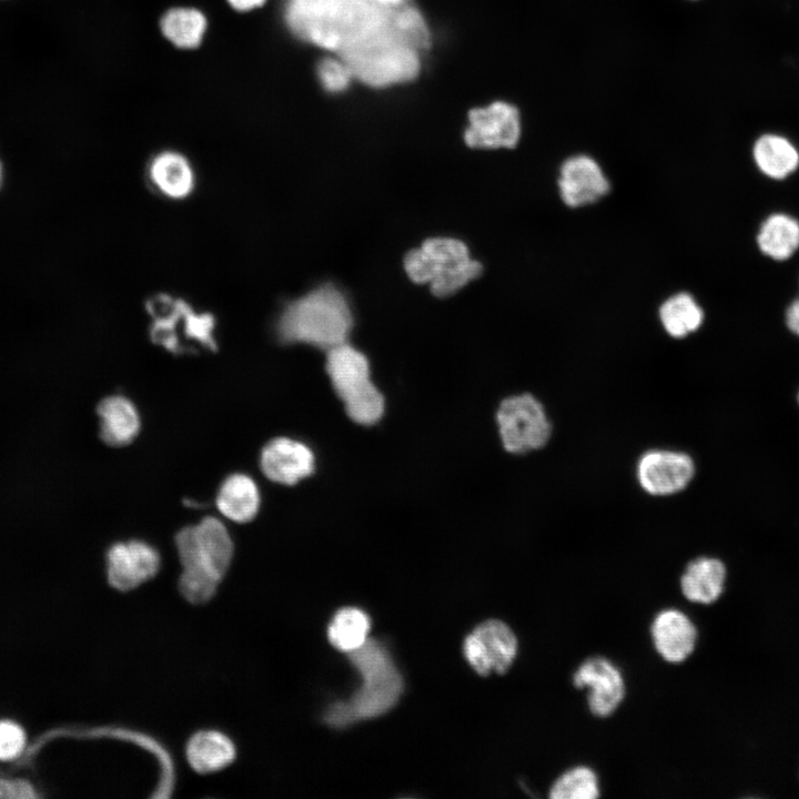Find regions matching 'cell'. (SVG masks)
<instances>
[{
    "instance_id": "cell-1",
    "label": "cell",
    "mask_w": 799,
    "mask_h": 799,
    "mask_svg": "<svg viewBox=\"0 0 799 799\" xmlns=\"http://www.w3.org/2000/svg\"><path fill=\"white\" fill-rule=\"evenodd\" d=\"M284 17L295 36L334 52L373 87L414 79L431 44L413 0H289Z\"/></svg>"
},
{
    "instance_id": "cell-2",
    "label": "cell",
    "mask_w": 799,
    "mask_h": 799,
    "mask_svg": "<svg viewBox=\"0 0 799 799\" xmlns=\"http://www.w3.org/2000/svg\"><path fill=\"white\" fill-rule=\"evenodd\" d=\"M178 555L182 565L179 589L192 604L210 600L227 572L233 542L216 517L208 516L193 526L182 528L175 536Z\"/></svg>"
},
{
    "instance_id": "cell-3",
    "label": "cell",
    "mask_w": 799,
    "mask_h": 799,
    "mask_svg": "<svg viewBox=\"0 0 799 799\" xmlns=\"http://www.w3.org/2000/svg\"><path fill=\"white\" fill-rule=\"evenodd\" d=\"M348 657L363 682L350 700L336 701L326 710L324 720L337 728L383 715L394 707L403 691L402 676L380 641L367 639Z\"/></svg>"
},
{
    "instance_id": "cell-4",
    "label": "cell",
    "mask_w": 799,
    "mask_h": 799,
    "mask_svg": "<svg viewBox=\"0 0 799 799\" xmlns=\"http://www.w3.org/2000/svg\"><path fill=\"white\" fill-rule=\"evenodd\" d=\"M352 326L345 295L335 285L324 284L286 305L277 322V336L283 343L328 351L346 342Z\"/></svg>"
},
{
    "instance_id": "cell-5",
    "label": "cell",
    "mask_w": 799,
    "mask_h": 799,
    "mask_svg": "<svg viewBox=\"0 0 799 799\" xmlns=\"http://www.w3.org/2000/svg\"><path fill=\"white\" fill-rule=\"evenodd\" d=\"M408 277L417 284H429L437 297L456 293L478 277L483 266L471 257L464 242L453 237H432L404 257Z\"/></svg>"
},
{
    "instance_id": "cell-6",
    "label": "cell",
    "mask_w": 799,
    "mask_h": 799,
    "mask_svg": "<svg viewBox=\"0 0 799 799\" xmlns=\"http://www.w3.org/2000/svg\"><path fill=\"white\" fill-rule=\"evenodd\" d=\"M326 372L347 415L356 423H376L384 412V400L370 378L366 356L347 344L327 351Z\"/></svg>"
},
{
    "instance_id": "cell-7",
    "label": "cell",
    "mask_w": 799,
    "mask_h": 799,
    "mask_svg": "<svg viewBox=\"0 0 799 799\" xmlns=\"http://www.w3.org/2000/svg\"><path fill=\"white\" fill-rule=\"evenodd\" d=\"M497 424L504 448L524 454L543 448L552 436V424L544 405L532 394L505 398L497 409Z\"/></svg>"
},
{
    "instance_id": "cell-8",
    "label": "cell",
    "mask_w": 799,
    "mask_h": 799,
    "mask_svg": "<svg viewBox=\"0 0 799 799\" xmlns=\"http://www.w3.org/2000/svg\"><path fill=\"white\" fill-rule=\"evenodd\" d=\"M468 120L464 141L471 148L514 149L520 141L522 112L509 101L496 100L485 107L472 109Z\"/></svg>"
},
{
    "instance_id": "cell-9",
    "label": "cell",
    "mask_w": 799,
    "mask_h": 799,
    "mask_svg": "<svg viewBox=\"0 0 799 799\" xmlns=\"http://www.w3.org/2000/svg\"><path fill=\"white\" fill-rule=\"evenodd\" d=\"M464 654L474 670L487 676L504 674L517 654V639L502 620L489 619L478 625L464 641Z\"/></svg>"
},
{
    "instance_id": "cell-10",
    "label": "cell",
    "mask_w": 799,
    "mask_h": 799,
    "mask_svg": "<svg viewBox=\"0 0 799 799\" xmlns=\"http://www.w3.org/2000/svg\"><path fill=\"white\" fill-rule=\"evenodd\" d=\"M695 462L684 452L650 449L636 467L640 487L653 496H670L684 490L695 476Z\"/></svg>"
},
{
    "instance_id": "cell-11",
    "label": "cell",
    "mask_w": 799,
    "mask_h": 799,
    "mask_svg": "<svg viewBox=\"0 0 799 799\" xmlns=\"http://www.w3.org/2000/svg\"><path fill=\"white\" fill-rule=\"evenodd\" d=\"M557 184L562 201L573 209L593 204L610 191V182L600 164L584 153L563 161Z\"/></svg>"
},
{
    "instance_id": "cell-12",
    "label": "cell",
    "mask_w": 799,
    "mask_h": 799,
    "mask_svg": "<svg viewBox=\"0 0 799 799\" xmlns=\"http://www.w3.org/2000/svg\"><path fill=\"white\" fill-rule=\"evenodd\" d=\"M573 684L588 689V707L597 717L611 715L625 696L621 672L604 657L586 659L573 675Z\"/></svg>"
},
{
    "instance_id": "cell-13",
    "label": "cell",
    "mask_w": 799,
    "mask_h": 799,
    "mask_svg": "<svg viewBox=\"0 0 799 799\" xmlns=\"http://www.w3.org/2000/svg\"><path fill=\"white\" fill-rule=\"evenodd\" d=\"M186 307L185 304L170 299L165 301L159 299L153 302L151 310L155 316V323L152 327V337L166 348L176 351V335L180 331L186 338L195 340L200 344L213 348L215 343L212 335L214 327L212 317L195 314L190 310L181 323Z\"/></svg>"
},
{
    "instance_id": "cell-14",
    "label": "cell",
    "mask_w": 799,
    "mask_h": 799,
    "mask_svg": "<svg viewBox=\"0 0 799 799\" xmlns=\"http://www.w3.org/2000/svg\"><path fill=\"white\" fill-rule=\"evenodd\" d=\"M108 579L118 590H131L154 577L160 568V555L142 540L115 543L107 555Z\"/></svg>"
},
{
    "instance_id": "cell-15",
    "label": "cell",
    "mask_w": 799,
    "mask_h": 799,
    "mask_svg": "<svg viewBox=\"0 0 799 799\" xmlns=\"http://www.w3.org/2000/svg\"><path fill=\"white\" fill-rule=\"evenodd\" d=\"M260 466L270 481L293 485L312 474L314 456L305 444L287 437H276L263 447Z\"/></svg>"
},
{
    "instance_id": "cell-16",
    "label": "cell",
    "mask_w": 799,
    "mask_h": 799,
    "mask_svg": "<svg viewBox=\"0 0 799 799\" xmlns=\"http://www.w3.org/2000/svg\"><path fill=\"white\" fill-rule=\"evenodd\" d=\"M650 633L657 653L669 663L684 661L692 653L697 640L694 623L677 609L660 611L651 624Z\"/></svg>"
},
{
    "instance_id": "cell-17",
    "label": "cell",
    "mask_w": 799,
    "mask_h": 799,
    "mask_svg": "<svg viewBox=\"0 0 799 799\" xmlns=\"http://www.w3.org/2000/svg\"><path fill=\"white\" fill-rule=\"evenodd\" d=\"M101 439L114 447L130 444L139 434L140 416L134 404L121 395L109 396L98 405Z\"/></svg>"
},
{
    "instance_id": "cell-18",
    "label": "cell",
    "mask_w": 799,
    "mask_h": 799,
    "mask_svg": "<svg viewBox=\"0 0 799 799\" xmlns=\"http://www.w3.org/2000/svg\"><path fill=\"white\" fill-rule=\"evenodd\" d=\"M727 577L725 564L715 557L692 559L680 578L684 596L698 604H711L721 595Z\"/></svg>"
},
{
    "instance_id": "cell-19",
    "label": "cell",
    "mask_w": 799,
    "mask_h": 799,
    "mask_svg": "<svg viewBox=\"0 0 799 799\" xmlns=\"http://www.w3.org/2000/svg\"><path fill=\"white\" fill-rule=\"evenodd\" d=\"M219 512L230 520L247 523L260 507V493L256 483L250 476L235 473L226 477L216 495Z\"/></svg>"
},
{
    "instance_id": "cell-20",
    "label": "cell",
    "mask_w": 799,
    "mask_h": 799,
    "mask_svg": "<svg viewBox=\"0 0 799 799\" xmlns=\"http://www.w3.org/2000/svg\"><path fill=\"white\" fill-rule=\"evenodd\" d=\"M232 740L218 730H201L194 734L186 746V758L191 767L201 773L219 771L235 758Z\"/></svg>"
},
{
    "instance_id": "cell-21",
    "label": "cell",
    "mask_w": 799,
    "mask_h": 799,
    "mask_svg": "<svg viewBox=\"0 0 799 799\" xmlns=\"http://www.w3.org/2000/svg\"><path fill=\"white\" fill-rule=\"evenodd\" d=\"M752 155L757 168L771 179H785L799 166L798 150L778 134L761 135L754 144Z\"/></svg>"
},
{
    "instance_id": "cell-22",
    "label": "cell",
    "mask_w": 799,
    "mask_h": 799,
    "mask_svg": "<svg viewBox=\"0 0 799 799\" xmlns=\"http://www.w3.org/2000/svg\"><path fill=\"white\" fill-rule=\"evenodd\" d=\"M759 250L767 256L782 261L799 249V221L785 213L769 215L757 234Z\"/></svg>"
},
{
    "instance_id": "cell-23",
    "label": "cell",
    "mask_w": 799,
    "mask_h": 799,
    "mask_svg": "<svg viewBox=\"0 0 799 799\" xmlns=\"http://www.w3.org/2000/svg\"><path fill=\"white\" fill-rule=\"evenodd\" d=\"M150 178L164 195L173 199L186 196L194 185V173L189 161L175 152L158 154L151 162Z\"/></svg>"
},
{
    "instance_id": "cell-24",
    "label": "cell",
    "mask_w": 799,
    "mask_h": 799,
    "mask_svg": "<svg viewBox=\"0 0 799 799\" xmlns=\"http://www.w3.org/2000/svg\"><path fill=\"white\" fill-rule=\"evenodd\" d=\"M660 323L668 335L682 338L696 332L704 322V311L695 297L686 292L669 296L658 311Z\"/></svg>"
},
{
    "instance_id": "cell-25",
    "label": "cell",
    "mask_w": 799,
    "mask_h": 799,
    "mask_svg": "<svg viewBox=\"0 0 799 799\" xmlns=\"http://www.w3.org/2000/svg\"><path fill=\"white\" fill-rule=\"evenodd\" d=\"M370 627V618L363 610L344 607L334 615L327 635L336 649L351 653L367 640Z\"/></svg>"
},
{
    "instance_id": "cell-26",
    "label": "cell",
    "mask_w": 799,
    "mask_h": 799,
    "mask_svg": "<svg viewBox=\"0 0 799 799\" xmlns=\"http://www.w3.org/2000/svg\"><path fill=\"white\" fill-rule=\"evenodd\" d=\"M205 28V17L199 10L191 8L172 9L161 20V30L165 38L184 49L198 47Z\"/></svg>"
},
{
    "instance_id": "cell-27",
    "label": "cell",
    "mask_w": 799,
    "mask_h": 799,
    "mask_svg": "<svg viewBox=\"0 0 799 799\" xmlns=\"http://www.w3.org/2000/svg\"><path fill=\"white\" fill-rule=\"evenodd\" d=\"M599 796L596 773L578 766L565 771L550 787L552 799H594Z\"/></svg>"
},
{
    "instance_id": "cell-28",
    "label": "cell",
    "mask_w": 799,
    "mask_h": 799,
    "mask_svg": "<svg viewBox=\"0 0 799 799\" xmlns=\"http://www.w3.org/2000/svg\"><path fill=\"white\" fill-rule=\"evenodd\" d=\"M318 79L328 92L345 90L354 77L348 65L340 58L327 57L317 67Z\"/></svg>"
},
{
    "instance_id": "cell-29",
    "label": "cell",
    "mask_w": 799,
    "mask_h": 799,
    "mask_svg": "<svg viewBox=\"0 0 799 799\" xmlns=\"http://www.w3.org/2000/svg\"><path fill=\"white\" fill-rule=\"evenodd\" d=\"M26 736L20 726L11 721H0V759L17 757L24 747Z\"/></svg>"
},
{
    "instance_id": "cell-30",
    "label": "cell",
    "mask_w": 799,
    "mask_h": 799,
    "mask_svg": "<svg viewBox=\"0 0 799 799\" xmlns=\"http://www.w3.org/2000/svg\"><path fill=\"white\" fill-rule=\"evenodd\" d=\"M33 796L32 788L23 781L0 780V797L30 798Z\"/></svg>"
},
{
    "instance_id": "cell-31",
    "label": "cell",
    "mask_w": 799,
    "mask_h": 799,
    "mask_svg": "<svg viewBox=\"0 0 799 799\" xmlns=\"http://www.w3.org/2000/svg\"><path fill=\"white\" fill-rule=\"evenodd\" d=\"M785 321L787 327L799 337V294L787 307Z\"/></svg>"
},
{
    "instance_id": "cell-32",
    "label": "cell",
    "mask_w": 799,
    "mask_h": 799,
    "mask_svg": "<svg viewBox=\"0 0 799 799\" xmlns=\"http://www.w3.org/2000/svg\"><path fill=\"white\" fill-rule=\"evenodd\" d=\"M236 10L247 11L262 6L265 0H227Z\"/></svg>"
},
{
    "instance_id": "cell-33",
    "label": "cell",
    "mask_w": 799,
    "mask_h": 799,
    "mask_svg": "<svg viewBox=\"0 0 799 799\" xmlns=\"http://www.w3.org/2000/svg\"><path fill=\"white\" fill-rule=\"evenodd\" d=\"M682 1L689 2V3H694V2H698V1H700V0H682Z\"/></svg>"
},
{
    "instance_id": "cell-34",
    "label": "cell",
    "mask_w": 799,
    "mask_h": 799,
    "mask_svg": "<svg viewBox=\"0 0 799 799\" xmlns=\"http://www.w3.org/2000/svg\"><path fill=\"white\" fill-rule=\"evenodd\" d=\"M1 178H2V168H1V163H0V183H1Z\"/></svg>"
},
{
    "instance_id": "cell-35",
    "label": "cell",
    "mask_w": 799,
    "mask_h": 799,
    "mask_svg": "<svg viewBox=\"0 0 799 799\" xmlns=\"http://www.w3.org/2000/svg\"><path fill=\"white\" fill-rule=\"evenodd\" d=\"M797 402H798V404H799V391H798V394H797Z\"/></svg>"
}]
</instances>
